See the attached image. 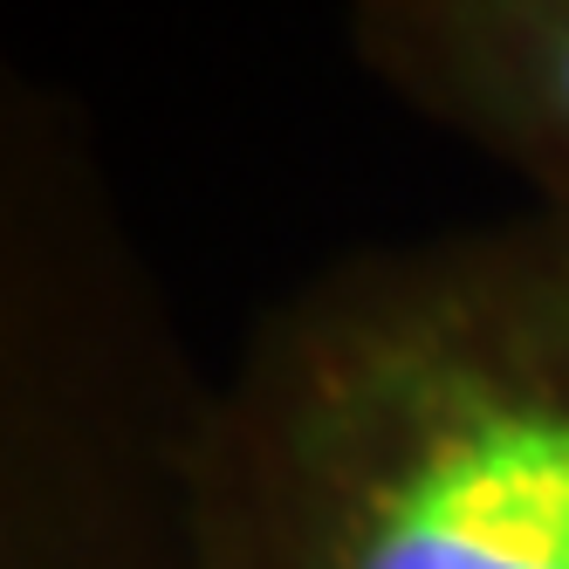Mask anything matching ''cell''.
I'll return each mask as SVG.
<instances>
[{"label":"cell","instance_id":"cell-1","mask_svg":"<svg viewBox=\"0 0 569 569\" xmlns=\"http://www.w3.org/2000/svg\"><path fill=\"white\" fill-rule=\"evenodd\" d=\"M199 569H569V213L343 254L199 398Z\"/></svg>","mask_w":569,"mask_h":569},{"label":"cell","instance_id":"cell-2","mask_svg":"<svg viewBox=\"0 0 569 569\" xmlns=\"http://www.w3.org/2000/svg\"><path fill=\"white\" fill-rule=\"evenodd\" d=\"M8 569H199V398L97 186L49 131L8 138Z\"/></svg>","mask_w":569,"mask_h":569},{"label":"cell","instance_id":"cell-3","mask_svg":"<svg viewBox=\"0 0 569 569\" xmlns=\"http://www.w3.org/2000/svg\"><path fill=\"white\" fill-rule=\"evenodd\" d=\"M350 49L426 124L569 213V0H371Z\"/></svg>","mask_w":569,"mask_h":569}]
</instances>
